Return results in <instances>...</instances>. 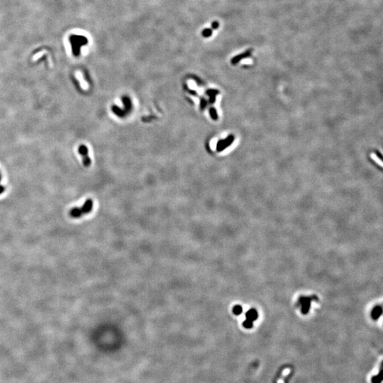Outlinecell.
<instances>
[{"instance_id":"e0dca14e","label":"cell","mask_w":383,"mask_h":383,"mask_svg":"<svg viewBox=\"0 0 383 383\" xmlns=\"http://www.w3.org/2000/svg\"><path fill=\"white\" fill-rule=\"evenodd\" d=\"M200 102H201V103H200L201 109H202V110L204 109V108L206 107L207 104V101L205 100V99H204V98H202V99H201Z\"/></svg>"},{"instance_id":"ac0fdd59","label":"cell","mask_w":383,"mask_h":383,"mask_svg":"<svg viewBox=\"0 0 383 383\" xmlns=\"http://www.w3.org/2000/svg\"><path fill=\"white\" fill-rule=\"evenodd\" d=\"M375 154H376L377 156H378V158H379V159H380V160H383V159H382V158H382V153H381L380 152L378 151V150H376V151H375Z\"/></svg>"},{"instance_id":"3957f363","label":"cell","mask_w":383,"mask_h":383,"mask_svg":"<svg viewBox=\"0 0 383 383\" xmlns=\"http://www.w3.org/2000/svg\"><path fill=\"white\" fill-rule=\"evenodd\" d=\"M234 138L235 137L233 135H229L225 139L219 140L218 141L217 144H216V150H217V152H222L225 150V149H226L228 146H230L233 144Z\"/></svg>"},{"instance_id":"9c48e42d","label":"cell","mask_w":383,"mask_h":383,"mask_svg":"<svg viewBox=\"0 0 383 383\" xmlns=\"http://www.w3.org/2000/svg\"><path fill=\"white\" fill-rule=\"evenodd\" d=\"M382 309L381 307V306H376L374 309H373L371 313V317L372 318L375 320H377L380 318L381 315H382Z\"/></svg>"},{"instance_id":"5b68a950","label":"cell","mask_w":383,"mask_h":383,"mask_svg":"<svg viewBox=\"0 0 383 383\" xmlns=\"http://www.w3.org/2000/svg\"><path fill=\"white\" fill-rule=\"evenodd\" d=\"M122 101L123 103H124V109L123 110L124 111V115L127 116L128 114H129L131 112V111L132 110V103H131V100L130 98L127 96H124L122 97Z\"/></svg>"},{"instance_id":"ffe728a7","label":"cell","mask_w":383,"mask_h":383,"mask_svg":"<svg viewBox=\"0 0 383 383\" xmlns=\"http://www.w3.org/2000/svg\"><path fill=\"white\" fill-rule=\"evenodd\" d=\"M0 180H1V174H0Z\"/></svg>"},{"instance_id":"8992f818","label":"cell","mask_w":383,"mask_h":383,"mask_svg":"<svg viewBox=\"0 0 383 383\" xmlns=\"http://www.w3.org/2000/svg\"><path fill=\"white\" fill-rule=\"evenodd\" d=\"M92 207H93V202L92 200H90V199H88L85 201V202L84 203V204L82 205V207H81V211H82V214H88L90 213V211H92Z\"/></svg>"},{"instance_id":"9a60e30c","label":"cell","mask_w":383,"mask_h":383,"mask_svg":"<svg viewBox=\"0 0 383 383\" xmlns=\"http://www.w3.org/2000/svg\"><path fill=\"white\" fill-rule=\"evenodd\" d=\"M233 314H236V315H240V314L243 312L242 306H241L240 305H236V306H234V307L233 308Z\"/></svg>"},{"instance_id":"2e32d148","label":"cell","mask_w":383,"mask_h":383,"mask_svg":"<svg viewBox=\"0 0 383 383\" xmlns=\"http://www.w3.org/2000/svg\"><path fill=\"white\" fill-rule=\"evenodd\" d=\"M243 326L246 328H248V329H249V328H251L252 327H253V322H251V321H250L246 320H246L243 321Z\"/></svg>"},{"instance_id":"6da1fadb","label":"cell","mask_w":383,"mask_h":383,"mask_svg":"<svg viewBox=\"0 0 383 383\" xmlns=\"http://www.w3.org/2000/svg\"><path fill=\"white\" fill-rule=\"evenodd\" d=\"M317 300V296L311 297H300L299 299V305L301 307V311L303 314H306L309 312L311 307V303L312 301Z\"/></svg>"},{"instance_id":"8fae6325","label":"cell","mask_w":383,"mask_h":383,"mask_svg":"<svg viewBox=\"0 0 383 383\" xmlns=\"http://www.w3.org/2000/svg\"><path fill=\"white\" fill-rule=\"evenodd\" d=\"M70 215L73 218H80L83 215V214H82L80 208L74 207L70 211Z\"/></svg>"},{"instance_id":"7a4b0ae2","label":"cell","mask_w":383,"mask_h":383,"mask_svg":"<svg viewBox=\"0 0 383 383\" xmlns=\"http://www.w3.org/2000/svg\"><path fill=\"white\" fill-rule=\"evenodd\" d=\"M86 39L83 37L78 36H73L70 37V43L72 45V52L75 55H78L80 53V48L82 45L84 44V43H86Z\"/></svg>"},{"instance_id":"30bf717a","label":"cell","mask_w":383,"mask_h":383,"mask_svg":"<svg viewBox=\"0 0 383 383\" xmlns=\"http://www.w3.org/2000/svg\"><path fill=\"white\" fill-rule=\"evenodd\" d=\"M219 94V90H209L207 91V94L209 96V102L214 104L216 101V96Z\"/></svg>"},{"instance_id":"d6986e66","label":"cell","mask_w":383,"mask_h":383,"mask_svg":"<svg viewBox=\"0 0 383 383\" xmlns=\"http://www.w3.org/2000/svg\"><path fill=\"white\" fill-rule=\"evenodd\" d=\"M4 191H5V187L3 185H0V194H2Z\"/></svg>"},{"instance_id":"277c9868","label":"cell","mask_w":383,"mask_h":383,"mask_svg":"<svg viewBox=\"0 0 383 383\" xmlns=\"http://www.w3.org/2000/svg\"><path fill=\"white\" fill-rule=\"evenodd\" d=\"M79 153L82 155V162L85 167H89L91 165V159L89 156V150L88 147L85 145H80L78 148Z\"/></svg>"},{"instance_id":"ba28073f","label":"cell","mask_w":383,"mask_h":383,"mask_svg":"<svg viewBox=\"0 0 383 383\" xmlns=\"http://www.w3.org/2000/svg\"><path fill=\"white\" fill-rule=\"evenodd\" d=\"M246 320L250 321L253 322L254 321L256 320L258 317V311H257L255 309H251L250 310H248L246 314Z\"/></svg>"},{"instance_id":"5bb4252c","label":"cell","mask_w":383,"mask_h":383,"mask_svg":"<svg viewBox=\"0 0 383 383\" xmlns=\"http://www.w3.org/2000/svg\"><path fill=\"white\" fill-rule=\"evenodd\" d=\"M209 114L210 116H211V118L214 121H216L218 119V114H217V111H216V109L214 107H211L209 109Z\"/></svg>"},{"instance_id":"4fadbf2b","label":"cell","mask_w":383,"mask_h":383,"mask_svg":"<svg viewBox=\"0 0 383 383\" xmlns=\"http://www.w3.org/2000/svg\"><path fill=\"white\" fill-rule=\"evenodd\" d=\"M382 380V368L381 367V370L380 371L379 374L373 376L372 378V383H381Z\"/></svg>"},{"instance_id":"7c38bea8","label":"cell","mask_w":383,"mask_h":383,"mask_svg":"<svg viewBox=\"0 0 383 383\" xmlns=\"http://www.w3.org/2000/svg\"><path fill=\"white\" fill-rule=\"evenodd\" d=\"M111 110H112V111H113L114 113L116 115V116H119V117H124V116H125V115H124V111H123V110L121 109H120L119 107H118L117 106H115V105L112 106Z\"/></svg>"},{"instance_id":"52a82bcc","label":"cell","mask_w":383,"mask_h":383,"mask_svg":"<svg viewBox=\"0 0 383 383\" xmlns=\"http://www.w3.org/2000/svg\"><path fill=\"white\" fill-rule=\"evenodd\" d=\"M250 55H251V50H248V51H246V52L240 54V55L233 57V58L231 60V63L233 64V65H236V64L239 63L240 60H242V59L243 58H246V57H249V56H250Z\"/></svg>"}]
</instances>
